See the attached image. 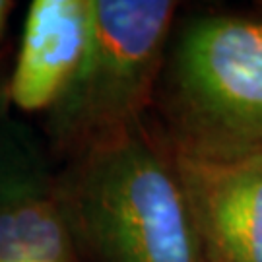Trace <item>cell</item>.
<instances>
[{"mask_svg": "<svg viewBox=\"0 0 262 262\" xmlns=\"http://www.w3.org/2000/svg\"><path fill=\"white\" fill-rule=\"evenodd\" d=\"M175 151L206 262H262V150L237 156Z\"/></svg>", "mask_w": 262, "mask_h": 262, "instance_id": "cell-4", "label": "cell"}, {"mask_svg": "<svg viewBox=\"0 0 262 262\" xmlns=\"http://www.w3.org/2000/svg\"><path fill=\"white\" fill-rule=\"evenodd\" d=\"M56 196L99 262H206L173 146L144 122L82 151Z\"/></svg>", "mask_w": 262, "mask_h": 262, "instance_id": "cell-1", "label": "cell"}, {"mask_svg": "<svg viewBox=\"0 0 262 262\" xmlns=\"http://www.w3.org/2000/svg\"><path fill=\"white\" fill-rule=\"evenodd\" d=\"M72 237L47 179L0 210V262H74Z\"/></svg>", "mask_w": 262, "mask_h": 262, "instance_id": "cell-6", "label": "cell"}, {"mask_svg": "<svg viewBox=\"0 0 262 262\" xmlns=\"http://www.w3.org/2000/svg\"><path fill=\"white\" fill-rule=\"evenodd\" d=\"M173 150H262V18L204 16L181 31L167 74Z\"/></svg>", "mask_w": 262, "mask_h": 262, "instance_id": "cell-2", "label": "cell"}, {"mask_svg": "<svg viewBox=\"0 0 262 262\" xmlns=\"http://www.w3.org/2000/svg\"><path fill=\"white\" fill-rule=\"evenodd\" d=\"M92 31L90 0H33L10 78L12 103L51 111L78 74Z\"/></svg>", "mask_w": 262, "mask_h": 262, "instance_id": "cell-5", "label": "cell"}, {"mask_svg": "<svg viewBox=\"0 0 262 262\" xmlns=\"http://www.w3.org/2000/svg\"><path fill=\"white\" fill-rule=\"evenodd\" d=\"M43 179L47 175L35 144L21 126L0 119V210Z\"/></svg>", "mask_w": 262, "mask_h": 262, "instance_id": "cell-7", "label": "cell"}, {"mask_svg": "<svg viewBox=\"0 0 262 262\" xmlns=\"http://www.w3.org/2000/svg\"><path fill=\"white\" fill-rule=\"evenodd\" d=\"M90 6L84 60L49 111L56 142L80 154L144 122L177 12L171 0H90Z\"/></svg>", "mask_w": 262, "mask_h": 262, "instance_id": "cell-3", "label": "cell"}, {"mask_svg": "<svg viewBox=\"0 0 262 262\" xmlns=\"http://www.w3.org/2000/svg\"><path fill=\"white\" fill-rule=\"evenodd\" d=\"M12 2H6V0H0V33L4 29V24H6V18H8L10 10H12Z\"/></svg>", "mask_w": 262, "mask_h": 262, "instance_id": "cell-8", "label": "cell"}]
</instances>
